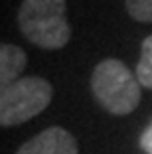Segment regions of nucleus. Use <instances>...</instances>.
<instances>
[{
	"mask_svg": "<svg viewBox=\"0 0 152 154\" xmlns=\"http://www.w3.org/2000/svg\"><path fill=\"white\" fill-rule=\"evenodd\" d=\"M18 24L24 36L44 50H59L71 38L65 0H24Z\"/></svg>",
	"mask_w": 152,
	"mask_h": 154,
	"instance_id": "nucleus-1",
	"label": "nucleus"
},
{
	"mask_svg": "<svg viewBox=\"0 0 152 154\" xmlns=\"http://www.w3.org/2000/svg\"><path fill=\"white\" fill-rule=\"evenodd\" d=\"M16 154H77V142L61 127H49L24 142Z\"/></svg>",
	"mask_w": 152,
	"mask_h": 154,
	"instance_id": "nucleus-4",
	"label": "nucleus"
},
{
	"mask_svg": "<svg viewBox=\"0 0 152 154\" xmlns=\"http://www.w3.org/2000/svg\"><path fill=\"white\" fill-rule=\"evenodd\" d=\"M26 67V54L14 44H2L0 48V85L8 87L18 81Z\"/></svg>",
	"mask_w": 152,
	"mask_h": 154,
	"instance_id": "nucleus-5",
	"label": "nucleus"
},
{
	"mask_svg": "<svg viewBox=\"0 0 152 154\" xmlns=\"http://www.w3.org/2000/svg\"><path fill=\"white\" fill-rule=\"evenodd\" d=\"M138 144H140V148H142L146 154H152V121L148 122V127L142 131Z\"/></svg>",
	"mask_w": 152,
	"mask_h": 154,
	"instance_id": "nucleus-8",
	"label": "nucleus"
},
{
	"mask_svg": "<svg viewBox=\"0 0 152 154\" xmlns=\"http://www.w3.org/2000/svg\"><path fill=\"white\" fill-rule=\"evenodd\" d=\"M136 79L142 87L152 89V36H148L142 42L140 61L136 65Z\"/></svg>",
	"mask_w": 152,
	"mask_h": 154,
	"instance_id": "nucleus-6",
	"label": "nucleus"
},
{
	"mask_svg": "<svg viewBox=\"0 0 152 154\" xmlns=\"http://www.w3.org/2000/svg\"><path fill=\"white\" fill-rule=\"evenodd\" d=\"M126 10L138 22H152V0H126Z\"/></svg>",
	"mask_w": 152,
	"mask_h": 154,
	"instance_id": "nucleus-7",
	"label": "nucleus"
},
{
	"mask_svg": "<svg viewBox=\"0 0 152 154\" xmlns=\"http://www.w3.org/2000/svg\"><path fill=\"white\" fill-rule=\"evenodd\" d=\"M54 89L42 77H20L2 87L0 93V125L14 127L40 115L49 105Z\"/></svg>",
	"mask_w": 152,
	"mask_h": 154,
	"instance_id": "nucleus-3",
	"label": "nucleus"
},
{
	"mask_svg": "<svg viewBox=\"0 0 152 154\" xmlns=\"http://www.w3.org/2000/svg\"><path fill=\"white\" fill-rule=\"evenodd\" d=\"M97 103L113 115H129L140 103V83L119 59H103L91 75Z\"/></svg>",
	"mask_w": 152,
	"mask_h": 154,
	"instance_id": "nucleus-2",
	"label": "nucleus"
}]
</instances>
